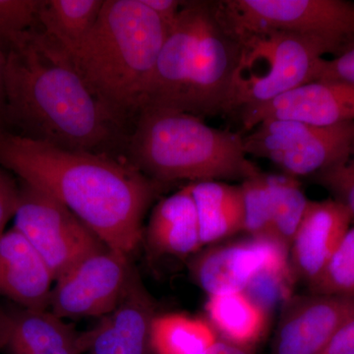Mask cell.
Here are the masks:
<instances>
[{"label": "cell", "instance_id": "6da1fadb", "mask_svg": "<svg viewBox=\"0 0 354 354\" xmlns=\"http://www.w3.org/2000/svg\"><path fill=\"white\" fill-rule=\"evenodd\" d=\"M1 44L4 129L64 150L125 158L129 131L93 94L57 41L39 26Z\"/></svg>", "mask_w": 354, "mask_h": 354}, {"label": "cell", "instance_id": "7a4b0ae2", "mask_svg": "<svg viewBox=\"0 0 354 354\" xmlns=\"http://www.w3.org/2000/svg\"><path fill=\"white\" fill-rule=\"evenodd\" d=\"M0 165L64 205L113 250L130 256L162 184L127 158L75 152L0 128Z\"/></svg>", "mask_w": 354, "mask_h": 354}, {"label": "cell", "instance_id": "3957f363", "mask_svg": "<svg viewBox=\"0 0 354 354\" xmlns=\"http://www.w3.org/2000/svg\"><path fill=\"white\" fill-rule=\"evenodd\" d=\"M239 57V39L218 1H184L162 44L141 109H174L200 118L232 113Z\"/></svg>", "mask_w": 354, "mask_h": 354}, {"label": "cell", "instance_id": "277c9868", "mask_svg": "<svg viewBox=\"0 0 354 354\" xmlns=\"http://www.w3.org/2000/svg\"><path fill=\"white\" fill-rule=\"evenodd\" d=\"M169 30L142 0H104L92 31L69 53L86 85L129 132Z\"/></svg>", "mask_w": 354, "mask_h": 354}, {"label": "cell", "instance_id": "5b68a950", "mask_svg": "<svg viewBox=\"0 0 354 354\" xmlns=\"http://www.w3.org/2000/svg\"><path fill=\"white\" fill-rule=\"evenodd\" d=\"M125 158L162 185L183 180L242 183L261 171L247 157L241 134L167 109L139 111L128 135Z\"/></svg>", "mask_w": 354, "mask_h": 354}, {"label": "cell", "instance_id": "8992f818", "mask_svg": "<svg viewBox=\"0 0 354 354\" xmlns=\"http://www.w3.org/2000/svg\"><path fill=\"white\" fill-rule=\"evenodd\" d=\"M232 31L239 39V57L232 113L271 102L316 81L324 55L339 53L335 44L314 37L274 30Z\"/></svg>", "mask_w": 354, "mask_h": 354}, {"label": "cell", "instance_id": "52a82bcc", "mask_svg": "<svg viewBox=\"0 0 354 354\" xmlns=\"http://www.w3.org/2000/svg\"><path fill=\"white\" fill-rule=\"evenodd\" d=\"M243 137L246 155L267 158L283 174L313 176L348 160L354 122L316 127L295 120H266Z\"/></svg>", "mask_w": 354, "mask_h": 354}, {"label": "cell", "instance_id": "ba28073f", "mask_svg": "<svg viewBox=\"0 0 354 354\" xmlns=\"http://www.w3.org/2000/svg\"><path fill=\"white\" fill-rule=\"evenodd\" d=\"M13 220V227L43 258L55 283L91 254L106 247L64 205L22 180Z\"/></svg>", "mask_w": 354, "mask_h": 354}, {"label": "cell", "instance_id": "9c48e42d", "mask_svg": "<svg viewBox=\"0 0 354 354\" xmlns=\"http://www.w3.org/2000/svg\"><path fill=\"white\" fill-rule=\"evenodd\" d=\"M235 30H274L325 39L339 53L354 44V3L344 0L218 1Z\"/></svg>", "mask_w": 354, "mask_h": 354}, {"label": "cell", "instance_id": "30bf717a", "mask_svg": "<svg viewBox=\"0 0 354 354\" xmlns=\"http://www.w3.org/2000/svg\"><path fill=\"white\" fill-rule=\"evenodd\" d=\"M134 271L130 256L104 247L55 281L48 310L62 319L102 318L118 304Z\"/></svg>", "mask_w": 354, "mask_h": 354}, {"label": "cell", "instance_id": "8fae6325", "mask_svg": "<svg viewBox=\"0 0 354 354\" xmlns=\"http://www.w3.org/2000/svg\"><path fill=\"white\" fill-rule=\"evenodd\" d=\"M288 249L274 239H252L211 247L191 261V276L207 295L246 290L260 272H288Z\"/></svg>", "mask_w": 354, "mask_h": 354}, {"label": "cell", "instance_id": "7c38bea8", "mask_svg": "<svg viewBox=\"0 0 354 354\" xmlns=\"http://www.w3.org/2000/svg\"><path fill=\"white\" fill-rule=\"evenodd\" d=\"M354 317V295L309 292L291 298L279 318L271 354H317Z\"/></svg>", "mask_w": 354, "mask_h": 354}, {"label": "cell", "instance_id": "4fadbf2b", "mask_svg": "<svg viewBox=\"0 0 354 354\" xmlns=\"http://www.w3.org/2000/svg\"><path fill=\"white\" fill-rule=\"evenodd\" d=\"M239 113L248 131L266 120L300 121L316 127L354 122V85L313 81L271 102L242 109Z\"/></svg>", "mask_w": 354, "mask_h": 354}, {"label": "cell", "instance_id": "5bb4252c", "mask_svg": "<svg viewBox=\"0 0 354 354\" xmlns=\"http://www.w3.org/2000/svg\"><path fill=\"white\" fill-rule=\"evenodd\" d=\"M156 316L153 298L134 271L116 306L92 329L80 332L83 353L153 354L151 332Z\"/></svg>", "mask_w": 354, "mask_h": 354}, {"label": "cell", "instance_id": "9a60e30c", "mask_svg": "<svg viewBox=\"0 0 354 354\" xmlns=\"http://www.w3.org/2000/svg\"><path fill=\"white\" fill-rule=\"evenodd\" d=\"M353 221L348 209L333 198L309 202L288 249L297 278L310 286L320 277Z\"/></svg>", "mask_w": 354, "mask_h": 354}, {"label": "cell", "instance_id": "2e32d148", "mask_svg": "<svg viewBox=\"0 0 354 354\" xmlns=\"http://www.w3.org/2000/svg\"><path fill=\"white\" fill-rule=\"evenodd\" d=\"M55 278L16 227L0 234V295L26 309L48 310Z\"/></svg>", "mask_w": 354, "mask_h": 354}, {"label": "cell", "instance_id": "e0dca14e", "mask_svg": "<svg viewBox=\"0 0 354 354\" xmlns=\"http://www.w3.org/2000/svg\"><path fill=\"white\" fill-rule=\"evenodd\" d=\"M0 351L6 354H82L80 332L50 310L0 309Z\"/></svg>", "mask_w": 354, "mask_h": 354}, {"label": "cell", "instance_id": "ac0fdd59", "mask_svg": "<svg viewBox=\"0 0 354 354\" xmlns=\"http://www.w3.org/2000/svg\"><path fill=\"white\" fill-rule=\"evenodd\" d=\"M147 241L158 253L185 257L203 248L190 183L158 202L151 214Z\"/></svg>", "mask_w": 354, "mask_h": 354}, {"label": "cell", "instance_id": "d6986e66", "mask_svg": "<svg viewBox=\"0 0 354 354\" xmlns=\"http://www.w3.org/2000/svg\"><path fill=\"white\" fill-rule=\"evenodd\" d=\"M196 206L203 246L243 232L244 209L241 184L223 181L190 183Z\"/></svg>", "mask_w": 354, "mask_h": 354}, {"label": "cell", "instance_id": "ffe728a7", "mask_svg": "<svg viewBox=\"0 0 354 354\" xmlns=\"http://www.w3.org/2000/svg\"><path fill=\"white\" fill-rule=\"evenodd\" d=\"M207 315L216 334L225 341L249 348L265 333L268 313L244 291L209 295Z\"/></svg>", "mask_w": 354, "mask_h": 354}, {"label": "cell", "instance_id": "44dd1931", "mask_svg": "<svg viewBox=\"0 0 354 354\" xmlns=\"http://www.w3.org/2000/svg\"><path fill=\"white\" fill-rule=\"evenodd\" d=\"M104 2V0H43L39 26L69 55L92 31Z\"/></svg>", "mask_w": 354, "mask_h": 354}, {"label": "cell", "instance_id": "7402d4cb", "mask_svg": "<svg viewBox=\"0 0 354 354\" xmlns=\"http://www.w3.org/2000/svg\"><path fill=\"white\" fill-rule=\"evenodd\" d=\"M218 339L208 321L183 313L156 316L151 332L153 354H207Z\"/></svg>", "mask_w": 354, "mask_h": 354}, {"label": "cell", "instance_id": "603a6c76", "mask_svg": "<svg viewBox=\"0 0 354 354\" xmlns=\"http://www.w3.org/2000/svg\"><path fill=\"white\" fill-rule=\"evenodd\" d=\"M267 181L271 195L274 236L288 250L310 200L305 196L295 177L267 174Z\"/></svg>", "mask_w": 354, "mask_h": 354}, {"label": "cell", "instance_id": "cb8c5ba5", "mask_svg": "<svg viewBox=\"0 0 354 354\" xmlns=\"http://www.w3.org/2000/svg\"><path fill=\"white\" fill-rule=\"evenodd\" d=\"M243 199V232L252 239H274L271 195L267 174L258 172L241 183ZM279 242V241H278Z\"/></svg>", "mask_w": 354, "mask_h": 354}, {"label": "cell", "instance_id": "d4e9b609", "mask_svg": "<svg viewBox=\"0 0 354 354\" xmlns=\"http://www.w3.org/2000/svg\"><path fill=\"white\" fill-rule=\"evenodd\" d=\"M309 292L328 295H354V227L344 239Z\"/></svg>", "mask_w": 354, "mask_h": 354}, {"label": "cell", "instance_id": "484cf974", "mask_svg": "<svg viewBox=\"0 0 354 354\" xmlns=\"http://www.w3.org/2000/svg\"><path fill=\"white\" fill-rule=\"evenodd\" d=\"M43 0H0V44L39 27Z\"/></svg>", "mask_w": 354, "mask_h": 354}, {"label": "cell", "instance_id": "4316f807", "mask_svg": "<svg viewBox=\"0 0 354 354\" xmlns=\"http://www.w3.org/2000/svg\"><path fill=\"white\" fill-rule=\"evenodd\" d=\"M312 180L332 194L353 216L354 221V171L348 160L311 176Z\"/></svg>", "mask_w": 354, "mask_h": 354}, {"label": "cell", "instance_id": "83f0119b", "mask_svg": "<svg viewBox=\"0 0 354 354\" xmlns=\"http://www.w3.org/2000/svg\"><path fill=\"white\" fill-rule=\"evenodd\" d=\"M288 272L264 271L260 272L249 283L244 292L261 308L269 312L270 309L283 297L286 291V281Z\"/></svg>", "mask_w": 354, "mask_h": 354}, {"label": "cell", "instance_id": "f1b7e54d", "mask_svg": "<svg viewBox=\"0 0 354 354\" xmlns=\"http://www.w3.org/2000/svg\"><path fill=\"white\" fill-rule=\"evenodd\" d=\"M316 81H339L354 85V44L333 59H324Z\"/></svg>", "mask_w": 354, "mask_h": 354}, {"label": "cell", "instance_id": "f546056e", "mask_svg": "<svg viewBox=\"0 0 354 354\" xmlns=\"http://www.w3.org/2000/svg\"><path fill=\"white\" fill-rule=\"evenodd\" d=\"M19 197V183L0 165V234L13 220Z\"/></svg>", "mask_w": 354, "mask_h": 354}, {"label": "cell", "instance_id": "4dcf8cb0", "mask_svg": "<svg viewBox=\"0 0 354 354\" xmlns=\"http://www.w3.org/2000/svg\"><path fill=\"white\" fill-rule=\"evenodd\" d=\"M317 354H354V317L344 323Z\"/></svg>", "mask_w": 354, "mask_h": 354}, {"label": "cell", "instance_id": "1f68e13d", "mask_svg": "<svg viewBox=\"0 0 354 354\" xmlns=\"http://www.w3.org/2000/svg\"><path fill=\"white\" fill-rule=\"evenodd\" d=\"M142 1L169 28L176 22L184 4V1H178V0H142Z\"/></svg>", "mask_w": 354, "mask_h": 354}, {"label": "cell", "instance_id": "d6a6232c", "mask_svg": "<svg viewBox=\"0 0 354 354\" xmlns=\"http://www.w3.org/2000/svg\"><path fill=\"white\" fill-rule=\"evenodd\" d=\"M6 50L0 44V128H4V115H6Z\"/></svg>", "mask_w": 354, "mask_h": 354}, {"label": "cell", "instance_id": "836d02e7", "mask_svg": "<svg viewBox=\"0 0 354 354\" xmlns=\"http://www.w3.org/2000/svg\"><path fill=\"white\" fill-rule=\"evenodd\" d=\"M207 354H251L249 348L237 346L225 339H218Z\"/></svg>", "mask_w": 354, "mask_h": 354}, {"label": "cell", "instance_id": "e575fe53", "mask_svg": "<svg viewBox=\"0 0 354 354\" xmlns=\"http://www.w3.org/2000/svg\"><path fill=\"white\" fill-rule=\"evenodd\" d=\"M348 162V165H351V169H353L354 171V134L353 142H351V153H349Z\"/></svg>", "mask_w": 354, "mask_h": 354}]
</instances>
